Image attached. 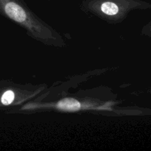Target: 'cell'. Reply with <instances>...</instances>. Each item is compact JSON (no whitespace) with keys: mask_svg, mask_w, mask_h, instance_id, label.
I'll list each match as a JSON object with an SVG mask.
<instances>
[{"mask_svg":"<svg viewBox=\"0 0 151 151\" xmlns=\"http://www.w3.org/2000/svg\"><path fill=\"white\" fill-rule=\"evenodd\" d=\"M58 107L65 111H78L81 109V105L74 99H65L59 102Z\"/></svg>","mask_w":151,"mask_h":151,"instance_id":"cell-1","label":"cell"},{"mask_svg":"<svg viewBox=\"0 0 151 151\" xmlns=\"http://www.w3.org/2000/svg\"><path fill=\"white\" fill-rule=\"evenodd\" d=\"M100 10L105 14L109 16H114L119 12V6L114 1H103L100 5Z\"/></svg>","mask_w":151,"mask_h":151,"instance_id":"cell-2","label":"cell"},{"mask_svg":"<svg viewBox=\"0 0 151 151\" xmlns=\"http://www.w3.org/2000/svg\"><path fill=\"white\" fill-rule=\"evenodd\" d=\"M14 98L15 94L13 91H10V90L6 91L1 96V104L4 105V106H7V105H10L13 103Z\"/></svg>","mask_w":151,"mask_h":151,"instance_id":"cell-3","label":"cell"}]
</instances>
